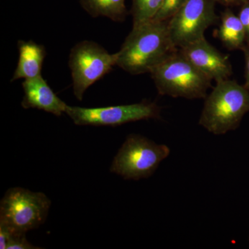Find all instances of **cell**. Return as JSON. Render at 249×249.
I'll return each mask as SVG.
<instances>
[{
    "instance_id": "cell-18",
    "label": "cell",
    "mask_w": 249,
    "mask_h": 249,
    "mask_svg": "<svg viewBox=\"0 0 249 249\" xmlns=\"http://www.w3.org/2000/svg\"><path fill=\"white\" fill-rule=\"evenodd\" d=\"M245 53L246 62V88L249 89V43L242 48Z\"/></svg>"
},
{
    "instance_id": "cell-12",
    "label": "cell",
    "mask_w": 249,
    "mask_h": 249,
    "mask_svg": "<svg viewBox=\"0 0 249 249\" xmlns=\"http://www.w3.org/2000/svg\"><path fill=\"white\" fill-rule=\"evenodd\" d=\"M217 36L224 47L229 50L242 49L247 40L240 18L230 10L223 13Z\"/></svg>"
},
{
    "instance_id": "cell-19",
    "label": "cell",
    "mask_w": 249,
    "mask_h": 249,
    "mask_svg": "<svg viewBox=\"0 0 249 249\" xmlns=\"http://www.w3.org/2000/svg\"><path fill=\"white\" fill-rule=\"evenodd\" d=\"M214 1L226 5V6H229V5L239 4V3L242 2L245 0H214Z\"/></svg>"
},
{
    "instance_id": "cell-10",
    "label": "cell",
    "mask_w": 249,
    "mask_h": 249,
    "mask_svg": "<svg viewBox=\"0 0 249 249\" xmlns=\"http://www.w3.org/2000/svg\"><path fill=\"white\" fill-rule=\"evenodd\" d=\"M24 97L22 106L24 109H37L60 116L65 113L66 103L54 93L42 76L24 80L22 83Z\"/></svg>"
},
{
    "instance_id": "cell-8",
    "label": "cell",
    "mask_w": 249,
    "mask_h": 249,
    "mask_svg": "<svg viewBox=\"0 0 249 249\" xmlns=\"http://www.w3.org/2000/svg\"><path fill=\"white\" fill-rule=\"evenodd\" d=\"M214 0H186L168 21L170 38L177 49L204 37L208 28L217 22Z\"/></svg>"
},
{
    "instance_id": "cell-4",
    "label": "cell",
    "mask_w": 249,
    "mask_h": 249,
    "mask_svg": "<svg viewBox=\"0 0 249 249\" xmlns=\"http://www.w3.org/2000/svg\"><path fill=\"white\" fill-rule=\"evenodd\" d=\"M51 204L44 193L10 188L0 203V226L13 233L26 234L44 224Z\"/></svg>"
},
{
    "instance_id": "cell-13",
    "label": "cell",
    "mask_w": 249,
    "mask_h": 249,
    "mask_svg": "<svg viewBox=\"0 0 249 249\" xmlns=\"http://www.w3.org/2000/svg\"><path fill=\"white\" fill-rule=\"evenodd\" d=\"M82 6L93 18L103 16L114 22H123L127 16L124 0H81Z\"/></svg>"
},
{
    "instance_id": "cell-16",
    "label": "cell",
    "mask_w": 249,
    "mask_h": 249,
    "mask_svg": "<svg viewBox=\"0 0 249 249\" xmlns=\"http://www.w3.org/2000/svg\"><path fill=\"white\" fill-rule=\"evenodd\" d=\"M41 249L31 245L27 240L26 234L13 233L10 231L6 249Z\"/></svg>"
},
{
    "instance_id": "cell-11",
    "label": "cell",
    "mask_w": 249,
    "mask_h": 249,
    "mask_svg": "<svg viewBox=\"0 0 249 249\" xmlns=\"http://www.w3.org/2000/svg\"><path fill=\"white\" fill-rule=\"evenodd\" d=\"M18 47L19 58L11 81L42 76V65L47 55L45 47L33 40H19Z\"/></svg>"
},
{
    "instance_id": "cell-9",
    "label": "cell",
    "mask_w": 249,
    "mask_h": 249,
    "mask_svg": "<svg viewBox=\"0 0 249 249\" xmlns=\"http://www.w3.org/2000/svg\"><path fill=\"white\" fill-rule=\"evenodd\" d=\"M181 53L211 80L229 79L232 73L231 64L204 37L178 49Z\"/></svg>"
},
{
    "instance_id": "cell-1",
    "label": "cell",
    "mask_w": 249,
    "mask_h": 249,
    "mask_svg": "<svg viewBox=\"0 0 249 249\" xmlns=\"http://www.w3.org/2000/svg\"><path fill=\"white\" fill-rule=\"evenodd\" d=\"M178 49L170 38L168 21L151 20L132 27L116 53V66L132 75L150 73L157 64Z\"/></svg>"
},
{
    "instance_id": "cell-5",
    "label": "cell",
    "mask_w": 249,
    "mask_h": 249,
    "mask_svg": "<svg viewBox=\"0 0 249 249\" xmlns=\"http://www.w3.org/2000/svg\"><path fill=\"white\" fill-rule=\"evenodd\" d=\"M170 154V147L164 144L130 134L114 157L110 171L124 179L138 181L151 176Z\"/></svg>"
},
{
    "instance_id": "cell-6",
    "label": "cell",
    "mask_w": 249,
    "mask_h": 249,
    "mask_svg": "<svg viewBox=\"0 0 249 249\" xmlns=\"http://www.w3.org/2000/svg\"><path fill=\"white\" fill-rule=\"evenodd\" d=\"M117 55L111 54L93 41L84 40L73 46L69 57L74 96L81 101L90 86L116 66Z\"/></svg>"
},
{
    "instance_id": "cell-3",
    "label": "cell",
    "mask_w": 249,
    "mask_h": 249,
    "mask_svg": "<svg viewBox=\"0 0 249 249\" xmlns=\"http://www.w3.org/2000/svg\"><path fill=\"white\" fill-rule=\"evenodd\" d=\"M160 95L188 99L206 98L212 80L178 50L150 72Z\"/></svg>"
},
{
    "instance_id": "cell-7",
    "label": "cell",
    "mask_w": 249,
    "mask_h": 249,
    "mask_svg": "<svg viewBox=\"0 0 249 249\" xmlns=\"http://www.w3.org/2000/svg\"><path fill=\"white\" fill-rule=\"evenodd\" d=\"M161 108L156 103H139L109 107L86 108L67 106L65 114L77 125L116 126L127 123L160 119Z\"/></svg>"
},
{
    "instance_id": "cell-17",
    "label": "cell",
    "mask_w": 249,
    "mask_h": 249,
    "mask_svg": "<svg viewBox=\"0 0 249 249\" xmlns=\"http://www.w3.org/2000/svg\"><path fill=\"white\" fill-rule=\"evenodd\" d=\"M240 18L241 22L243 24L245 28L246 36H247V40H249V4L245 6L241 10L240 14L238 16Z\"/></svg>"
},
{
    "instance_id": "cell-2",
    "label": "cell",
    "mask_w": 249,
    "mask_h": 249,
    "mask_svg": "<svg viewBox=\"0 0 249 249\" xmlns=\"http://www.w3.org/2000/svg\"><path fill=\"white\" fill-rule=\"evenodd\" d=\"M249 111V89L235 80H220L206 96L199 124L214 135H222L237 129Z\"/></svg>"
},
{
    "instance_id": "cell-14",
    "label": "cell",
    "mask_w": 249,
    "mask_h": 249,
    "mask_svg": "<svg viewBox=\"0 0 249 249\" xmlns=\"http://www.w3.org/2000/svg\"><path fill=\"white\" fill-rule=\"evenodd\" d=\"M163 0H133V27L150 22L158 12Z\"/></svg>"
},
{
    "instance_id": "cell-15",
    "label": "cell",
    "mask_w": 249,
    "mask_h": 249,
    "mask_svg": "<svg viewBox=\"0 0 249 249\" xmlns=\"http://www.w3.org/2000/svg\"><path fill=\"white\" fill-rule=\"evenodd\" d=\"M186 1V0H163L160 10L152 20L157 22L169 21Z\"/></svg>"
}]
</instances>
